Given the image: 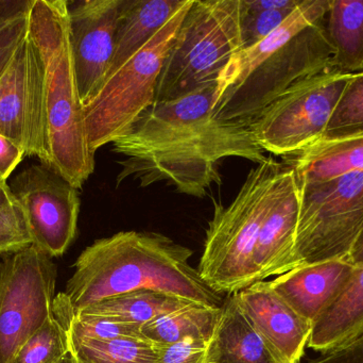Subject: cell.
<instances>
[{
    "instance_id": "cell-1",
    "label": "cell",
    "mask_w": 363,
    "mask_h": 363,
    "mask_svg": "<svg viewBox=\"0 0 363 363\" xmlns=\"http://www.w3.org/2000/svg\"><path fill=\"white\" fill-rule=\"evenodd\" d=\"M216 92L217 82L209 83L147 109L112 143L113 151L123 157L117 187L128 179L140 188L166 183L179 193L202 198L213 185H221L222 160L264 161L249 126L216 115Z\"/></svg>"
},
{
    "instance_id": "cell-2",
    "label": "cell",
    "mask_w": 363,
    "mask_h": 363,
    "mask_svg": "<svg viewBox=\"0 0 363 363\" xmlns=\"http://www.w3.org/2000/svg\"><path fill=\"white\" fill-rule=\"evenodd\" d=\"M194 251L155 232H121L84 249L65 291L53 303L57 318H70L104 298L149 290L219 308L211 289L188 260Z\"/></svg>"
},
{
    "instance_id": "cell-3",
    "label": "cell",
    "mask_w": 363,
    "mask_h": 363,
    "mask_svg": "<svg viewBox=\"0 0 363 363\" xmlns=\"http://www.w3.org/2000/svg\"><path fill=\"white\" fill-rule=\"evenodd\" d=\"M29 36L43 66L45 163L77 190L95 170L69 38L66 0H33Z\"/></svg>"
},
{
    "instance_id": "cell-4",
    "label": "cell",
    "mask_w": 363,
    "mask_h": 363,
    "mask_svg": "<svg viewBox=\"0 0 363 363\" xmlns=\"http://www.w3.org/2000/svg\"><path fill=\"white\" fill-rule=\"evenodd\" d=\"M284 163L267 157L250 170L228 206L216 204L196 269L216 293H237L258 283L254 251L264 217L274 204Z\"/></svg>"
},
{
    "instance_id": "cell-5",
    "label": "cell",
    "mask_w": 363,
    "mask_h": 363,
    "mask_svg": "<svg viewBox=\"0 0 363 363\" xmlns=\"http://www.w3.org/2000/svg\"><path fill=\"white\" fill-rule=\"evenodd\" d=\"M242 48L240 0H194L166 58L155 102H170L217 82L221 70Z\"/></svg>"
},
{
    "instance_id": "cell-6",
    "label": "cell",
    "mask_w": 363,
    "mask_h": 363,
    "mask_svg": "<svg viewBox=\"0 0 363 363\" xmlns=\"http://www.w3.org/2000/svg\"><path fill=\"white\" fill-rule=\"evenodd\" d=\"M192 1L186 0L167 23L108 76L85 104L87 138L94 153L125 136L138 117L155 104L164 63Z\"/></svg>"
},
{
    "instance_id": "cell-7",
    "label": "cell",
    "mask_w": 363,
    "mask_h": 363,
    "mask_svg": "<svg viewBox=\"0 0 363 363\" xmlns=\"http://www.w3.org/2000/svg\"><path fill=\"white\" fill-rule=\"evenodd\" d=\"M298 190L300 215L292 270L347 260L363 226V170L301 185Z\"/></svg>"
},
{
    "instance_id": "cell-8",
    "label": "cell",
    "mask_w": 363,
    "mask_h": 363,
    "mask_svg": "<svg viewBox=\"0 0 363 363\" xmlns=\"http://www.w3.org/2000/svg\"><path fill=\"white\" fill-rule=\"evenodd\" d=\"M350 77L328 70L290 87L247 124L258 146L288 158L319 143Z\"/></svg>"
},
{
    "instance_id": "cell-9",
    "label": "cell",
    "mask_w": 363,
    "mask_h": 363,
    "mask_svg": "<svg viewBox=\"0 0 363 363\" xmlns=\"http://www.w3.org/2000/svg\"><path fill=\"white\" fill-rule=\"evenodd\" d=\"M333 57L323 19L311 23L267 58L240 85L222 96L216 104V115L247 125L298 81L330 70Z\"/></svg>"
},
{
    "instance_id": "cell-10",
    "label": "cell",
    "mask_w": 363,
    "mask_h": 363,
    "mask_svg": "<svg viewBox=\"0 0 363 363\" xmlns=\"http://www.w3.org/2000/svg\"><path fill=\"white\" fill-rule=\"evenodd\" d=\"M57 266L38 247L0 262V363H11L23 343L53 317Z\"/></svg>"
},
{
    "instance_id": "cell-11",
    "label": "cell",
    "mask_w": 363,
    "mask_h": 363,
    "mask_svg": "<svg viewBox=\"0 0 363 363\" xmlns=\"http://www.w3.org/2000/svg\"><path fill=\"white\" fill-rule=\"evenodd\" d=\"M9 185L25 213L34 246L51 258L65 254L78 229V190L42 162L17 173Z\"/></svg>"
},
{
    "instance_id": "cell-12",
    "label": "cell",
    "mask_w": 363,
    "mask_h": 363,
    "mask_svg": "<svg viewBox=\"0 0 363 363\" xmlns=\"http://www.w3.org/2000/svg\"><path fill=\"white\" fill-rule=\"evenodd\" d=\"M0 134L45 163L42 60L29 33L0 76Z\"/></svg>"
},
{
    "instance_id": "cell-13",
    "label": "cell",
    "mask_w": 363,
    "mask_h": 363,
    "mask_svg": "<svg viewBox=\"0 0 363 363\" xmlns=\"http://www.w3.org/2000/svg\"><path fill=\"white\" fill-rule=\"evenodd\" d=\"M121 2L68 1L70 46L83 107L97 94L110 72Z\"/></svg>"
},
{
    "instance_id": "cell-14",
    "label": "cell",
    "mask_w": 363,
    "mask_h": 363,
    "mask_svg": "<svg viewBox=\"0 0 363 363\" xmlns=\"http://www.w3.org/2000/svg\"><path fill=\"white\" fill-rule=\"evenodd\" d=\"M237 303L271 355L279 363H301L313 324L296 313L270 281H258L235 293Z\"/></svg>"
},
{
    "instance_id": "cell-15",
    "label": "cell",
    "mask_w": 363,
    "mask_h": 363,
    "mask_svg": "<svg viewBox=\"0 0 363 363\" xmlns=\"http://www.w3.org/2000/svg\"><path fill=\"white\" fill-rule=\"evenodd\" d=\"M300 215V190L291 166L284 163L274 204L262 222L254 251L258 281L292 270Z\"/></svg>"
},
{
    "instance_id": "cell-16",
    "label": "cell",
    "mask_w": 363,
    "mask_h": 363,
    "mask_svg": "<svg viewBox=\"0 0 363 363\" xmlns=\"http://www.w3.org/2000/svg\"><path fill=\"white\" fill-rule=\"evenodd\" d=\"M354 268L345 260L319 262L279 275L270 285L298 315L313 324L342 291Z\"/></svg>"
},
{
    "instance_id": "cell-17",
    "label": "cell",
    "mask_w": 363,
    "mask_h": 363,
    "mask_svg": "<svg viewBox=\"0 0 363 363\" xmlns=\"http://www.w3.org/2000/svg\"><path fill=\"white\" fill-rule=\"evenodd\" d=\"M330 6V0H303L272 33L235 53L218 77L215 107L222 96L240 85L274 51L311 23L323 19Z\"/></svg>"
},
{
    "instance_id": "cell-18",
    "label": "cell",
    "mask_w": 363,
    "mask_h": 363,
    "mask_svg": "<svg viewBox=\"0 0 363 363\" xmlns=\"http://www.w3.org/2000/svg\"><path fill=\"white\" fill-rule=\"evenodd\" d=\"M363 337V264L354 268L345 287L313 323L307 347L332 353Z\"/></svg>"
},
{
    "instance_id": "cell-19",
    "label": "cell",
    "mask_w": 363,
    "mask_h": 363,
    "mask_svg": "<svg viewBox=\"0 0 363 363\" xmlns=\"http://www.w3.org/2000/svg\"><path fill=\"white\" fill-rule=\"evenodd\" d=\"M185 2L186 0H123L108 77L143 48Z\"/></svg>"
},
{
    "instance_id": "cell-20",
    "label": "cell",
    "mask_w": 363,
    "mask_h": 363,
    "mask_svg": "<svg viewBox=\"0 0 363 363\" xmlns=\"http://www.w3.org/2000/svg\"><path fill=\"white\" fill-rule=\"evenodd\" d=\"M206 363H279L247 322L235 294L228 296Z\"/></svg>"
},
{
    "instance_id": "cell-21",
    "label": "cell",
    "mask_w": 363,
    "mask_h": 363,
    "mask_svg": "<svg viewBox=\"0 0 363 363\" xmlns=\"http://www.w3.org/2000/svg\"><path fill=\"white\" fill-rule=\"evenodd\" d=\"M298 185L321 183L363 170V136L338 142H320L285 158Z\"/></svg>"
},
{
    "instance_id": "cell-22",
    "label": "cell",
    "mask_w": 363,
    "mask_h": 363,
    "mask_svg": "<svg viewBox=\"0 0 363 363\" xmlns=\"http://www.w3.org/2000/svg\"><path fill=\"white\" fill-rule=\"evenodd\" d=\"M326 36L334 49L332 72H363V0H330L323 18Z\"/></svg>"
},
{
    "instance_id": "cell-23",
    "label": "cell",
    "mask_w": 363,
    "mask_h": 363,
    "mask_svg": "<svg viewBox=\"0 0 363 363\" xmlns=\"http://www.w3.org/2000/svg\"><path fill=\"white\" fill-rule=\"evenodd\" d=\"M221 315L222 306L189 304L151 320L142 326L140 332L152 345H172L186 339L211 341Z\"/></svg>"
},
{
    "instance_id": "cell-24",
    "label": "cell",
    "mask_w": 363,
    "mask_h": 363,
    "mask_svg": "<svg viewBox=\"0 0 363 363\" xmlns=\"http://www.w3.org/2000/svg\"><path fill=\"white\" fill-rule=\"evenodd\" d=\"M189 304L196 303L159 292L140 290L104 298L85 307L76 315L83 313L143 326L160 315L178 310Z\"/></svg>"
},
{
    "instance_id": "cell-25",
    "label": "cell",
    "mask_w": 363,
    "mask_h": 363,
    "mask_svg": "<svg viewBox=\"0 0 363 363\" xmlns=\"http://www.w3.org/2000/svg\"><path fill=\"white\" fill-rule=\"evenodd\" d=\"M68 342L74 363H157L152 343L144 338L94 340L68 335Z\"/></svg>"
},
{
    "instance_id": "cell-26",
    "label": "cell",
    "mask_w": 363,
    "mask_h": 363,
    "mask_svg": "<svg viewBox=\"0 0 363 363\" xmlns=\"http://www.w3.org/2000/svg\"><path fill=\"white\" fill-rule=\"evenodd\" d=\"M360 136H363V72L350 77L320 142H338Z\"/></svg>"
},
{
    "instance_id": "cell-27",
    "label": "cell",
    "mask_w": 363,
    "mask_h": 363,
    "mask_svg": "<svg viewBox=\"0 0 363 363\" xmlns=\"http://www.w3.org/2000/svg\"><path fill=\"white\" fill-rule=\"evenodd\" d=\"M11 363H70L68 334L53 315L18 350Z\"/></svg>"
},
{
    "instance_id": "cell-28",
    "label": "cell",
    "mask_w": 363,
    "mask_h": 363,
    "mask_svg": "<svg viewBox=\"0 0 363 363\" xmlns=\"http://www.w3.org/2000/svg\"><path fill=\"white\" fill-rule=\"evenodd\" d=\"M33 0H0V76L29 33Z\"/></svg>"
},
{
    "instance_id": "cell-29",
    "label": "cell",
    "mask_w": 363,
    "mask_h": 363,
    "mask_svg": "<svg viewBox=\"0 0 363 363\" xmlns=\"http://www.w3.org/2000/svg\"><path fill=\"white\" fill-rule=\"evenodd\" d=\"M69 336L94 340H112L119 338H144L142 326L125 322L114 321L94 315H79L70 318H57ZM145 339V338H144Z\"/></svg>"
},
{
    "instance_id": "cell-30",
    "label": "cell",
    "mask_w": 363,
    "mask_h": 363,
    "mask_svg": "<svg viewBox=\"0 0 363 363\" xmlns=\"http://www.w3.org/2000/svg\"><path fill=\"white\" fill-rule=\"evenodd\" d=\"M33 245L25 213L16 200L0 208V258Z\"/></svg>"
},
{
    "instance_id": "cell-31",
    "label": "cell",
    "mask_w": 363,
    "mask_h": 363,
    "mask_svg": "<svg viewBox=\"0 0 363 363\" xmlns=\"http://www.w3.org/2000/svg\"><path fill=\"white\" fill-rule=\"evenodd\" d=\"M300 4L289 8L260 11L256 13L245 12L241 6V36L243 48L256 44L272 33Z\"/></svg>"
},
{
    "instance_id": "cell-32",
    "label": "cell",
    "mask_w": 363,
    "mask_h": 363,
    "mask_svg": "<svg viewBox=\"0 0 363 363\" xmlns=\"http://www.w3.org/2000/svg\"><path fill=\"white\" fill-rule=\"evenodd\" d=\"M211 341L186 339L172 345H153V349L157 363H206Z\"/></svg>"
},
{
    "instance_id": "cell-33",
    "label": "cell",
    "mask_w": 363,
    "mask_h": 363,
    "mask_svg": "<svg viewBox=\"0 0 363 363\" xmlns=\"http://www.w3.org/2000/svg\"><path fill=\"white\" fill-rule=\"evenodd\" d=\"M25 157V151L17 143L0 134V179L2 181L8 183L11 175Z\"/></svg>"
},
{
    "instance_id": "cell-34",
    "label": "cell",
    "mask_w": 363,
    "mask_h": 363,
    "mask_svg": "<svg viewBox=\"0 0 363 363\" xmlns=\"http://www.w3.org/2000/svg\"><path fill=\"white\" fill-rule=\"evenodd\" d=\"M307 363H363V337L345 349L319 354Z\"/></svg>"
},
{
    "instance_id": "cell-35",
    "label": "cell",
    "mask_w": 363,
    "mask_h": 363,
    "mask_svg": "<svg viewBox=\"0 0 363 363\" xmlns=\"http://www.w3.org/2000/svg\"><path fill=\"white\" fill-rule=\"evenodd\" d=\"M243 10L247 13L260 12V11L285 9L298 6L302 0H240Z\"/></svg>"
},
{
    "instance_id": "cell-36",
    "label": "cell",
    "mask_w": 363,
    "mask_h": 363,
    "mask_svg": "<svg viewBox=\"0 0 363 363\" xmlns=\"http://www.w3.org/2000/svg\"><path fill=\"white\" fill-rule=\"evenodd\" d=\"M345 261L349 262L354 266L363 264V226Z\"/></svg>"
},
{
    "instance_id": "cell-37",
    "label": "cell",
    "mask_w": 363,
    "mask_h": 363,
    "mask_svg": "<svg viewBox=\"0 0 363 363\" xmlns=\"http://www.w3.org/2000/svg\"><path fill=\"white\" fill-rule=\"evenodd\" d=\"M14 200L12 192H11L9 183H4L0 179V208L8 202Z\"/></svg>"
},
{
    "instance_id": "cell-38",
    "label": "cell",
    "mask_w": 363,
    "mask_h": 363,
    "mask_svg": "<svg viewBox=\"0 0 363 363\" xmlns=\"http://www.w3.org/2000/svg\"><path fill=\"white\" fill-rule=\"evenodd\" d=\"M70 363H74V362H72V359H70Z\"/></svg>"
}]
</instances>
